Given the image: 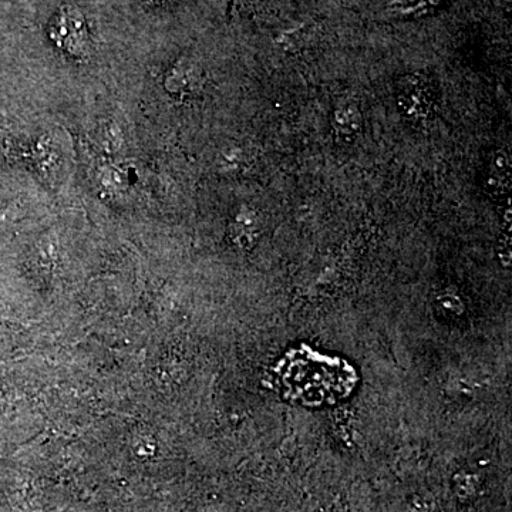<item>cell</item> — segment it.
<instances>
[{"label":"cell","mask_w":512,"mask_h":512,"mask_svg":"<svg viewBox=\"0 0 512 512\" xmlns=\"http://www.w3.org/2000/svg\"><path fill=\"white\" fill-rule=\"evenodd\" d=\"M276 382L282 396L303 406L338 403L352 393L355 370L339 357L320 355L315 350H292L279 363Z\"/></svg>","instance_id":"6da1fadb"},{"label":"cell","mask_w":512,"mask_h":512,"mask_svg":"<svg viewBox=\"0 0 512 512\" xmlns=\"http://www.w3.org/2000/svg\"><path fill=\"white\" fill-rule=\"evenodd\" d=\"M50 35L70 55L83 57L89 52V35L79 10L64 8L53 23Z\"/></svg>","instance_id":"7a4b0ae2"},{"label":"cell","mask_w":512,"mask_h":512,"mask_svg":"<svg viewBox=\"0 0 512 512\" xmlns=\"http://www.w3.org/2000/svg\"><path fill=\"white\" fill-rule=\"evenodd\" d=\"M429 87L417 77H406L399 89V106L409 117H421L429 111Z\"/></svg>","instance_id":"3957f363"},{"label":"cell","mask_w":512,"mask_h":512,"mask_svg":"<svg viewBox=\"0 0 512 512\" xmlns=\"http://www.w3.org/2000/svg\"><path fill=\"white\" fill-rule=\"evenodd\" d=\"M333 128L339 140L349 143L355 140L362 128V116L353 104H343L333 113Z\"/></svg>","instance_id":"277c9868"},{"label":"cell","mask_w":512,"mask_h":512,"mask_svg":"<svg viewBox=\"0 0 512 512\" xmlns=\"http://www.w3.org/2000/svg\"><path fill=\"white\" fill-rule=\"evenodd\" d=\"M510 181V158L505 156V154H498L491 161L490 167H488V191L495 192V194H505V192L510 190Z\"/></svg>","instance_id":"5b68a950"}]
</instances>
